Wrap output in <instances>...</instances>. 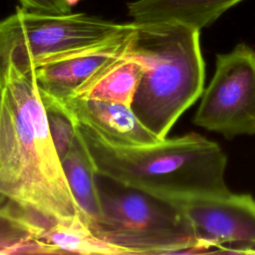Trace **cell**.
<instances>
[{"mask_svg":"<svg viewBox=\"0 0 255 255\" xmlns=\"http://www.w3.org/2000/svg\"><path fill=\"white\" fill-rule=\"evenodd\" d=\"M39 237L54 247L58 254H128L126 250L96 235L92 231L89 223L81 215L54 221L43 230Z\"/></svg>","mask_w":255,"mask_h":255,"instance_id":"13","label":"cell"},{"mask_svg":"<svg viewBox=\"0 0 255 255\" xmlns=\"http://www.w3.org/2000/svg\"><path fill=\"white\" fill-rule=\"evenodd\" d=\"M86 13L45 14L18 6L0 21V90L11 80L130 27Z\"/></svg>","mask_w":255,"mask_h":255,"instance_id":"4","label":"cell"},{"mask_svg":"<svg viewBox=\"0 0 255 255\" xmlns=\"http://www.w3.org/2000/svg\"><path fill=\"white\" fill-rule=\"evenodd\" d=\"M135 25L101 44L74 52L35 69L41 93L58 100L66 99L97 71L126 55L130 47Z\"/></svg>","mask_w":255,"mask_h":255,"instance_id":"8","label":"cell"},{"mask_svg":"<svg viewBox=\"0 0 255 255\" xmlns=\"http://www.w3.org/2000/svg\"><path fill=\"white\" fill-rule=\"evenodd\" d=\"M194 125L231 139L255 135V50L237 44L216 56L213 77L202 92Z\"/></svg>","mask_w":255,"mask_h":255,"instance_id":"6","label":"cell"},{"mask_svg":"<svg viewBox=\"0 0 255 255\" xmlns=\"http://www.w3.org/2000/svg\"><path fill=\"white\" fill-rule=\"evenodd\" d=\"M61 101L79 125L112 145L140 146L161 140L140 123L131 107L77 97Z\"/></svg>","mask_w":255,"mask_h":255,"instance_id":"9","label":"cell"},{"mask_svg":"<svg viewBox=\"0 0 255 255\" xmlns=\"http://www.w3.org/2000/svg\"><path fill=\"white\" fill-rule=\"evenodd\" d=\"M61 161L71 191L91 226L102 214L101 191L96 181L98 173L79 130L71 148Z\"/></svg>","mask_w":255,"mask_h":255,"instance_id":"12","label":"cell"},{"mask_svg":"<svg viewBox=\"0 0 255 255\" xmlns=\"http://www.w3.org/2000/svg\"><path fill=\"white\" fill-rule=\"evenodd\" d=\"M242 0H135L128 4L132 22H177L196 29L208 27Z\"/></svg>","mask_w":255,"mask_h":255,"instance_id":"10","label":"cell"},{"mask_svg":"<svg viewBox=\"0 0 255 255\" xmlns=\"http://www.w3.org/2000/svg\"><path fill=\"white\" fill-rule=\"evenodd\" d=\"M101 191L102 214L90 227L130 254L201 253L181 202L124 187Z\"/></svg>","mask_w":255,"mask_h":255,"instance_id":"5","label":"cell"},{"mask_svg":"<svg viewBox=\"0 0 255 255\" xmlns=\"http://www.w3.org/2000/svg\"><path fill=\"white\" fill-rule=\"evenodd\" d=\"M26 10L45 14L64 15L72 12V7L65 0H18Z\"/></svg>","mask_w":255,"mask_h":255,"instance_id":"16","label":"cell"},{"mask_svg":"<svg viewBox=\"0 0 255 255\" xmlns=\"http://www.w3.org/2000/svg\"><path fill=\"white\" fill-rule=\"evenodd\" d=\"M182 203L202 252L255 253V199L250 194L203 196Z\"/></svg>","mask_w":255,"mask_h":255,"instance_id":"7","label":"cell"},{"mask_svg":"<svg viewBox=\"0 0 255 255\" xmlns=\"http://www.w3.org/2000/svg\"><path fill=\"white\" fill-rule=\"evenodd\" d=\"M49 222L10 200L0 208V255H12L25 241L39 237Z\"/></svg>","mask_w":255,"mask_h":255,"instance_id":"14","label":"cell"},{"mask_svg":"<svg viewBox=\"0 0 255 255\" xmlns=\"http://www.w3.org/2000/svg\"><path fill=\"white\" fill-rule=\"evenodd\" d=\"M128 56L144 69L131 110L159 139L202 95L200 30L177 22L135 23Z\"/></svg>","mask_w":255,"mask_h":255,"instance_id":"3","label":"cell"},{"mask_svg":"<svg viewBox=\"0 0 255 255\" xmlns=\"http://www.w3.org/2000/svg\"><path fill=\"white\" fill-rule=\"evenodd\" d=\"M98 175L176 202L229 193L227 157L196 132L140 146L112 145L77 123Z\"/></svg>","mask_w":255,"mask_h":255,"instance_id":"2","label":"cell"},{"mask_svg":"<svg viewBox=\"0 0 255 255\" xmlns=\"http://www.w3.org/2000/svg\"><path fill=\"white\" fill-rule=\"evenodd\" d=\"M0 192L50 224L84 217L49 130L35 70L0 90Z\"/></svg>","mask_w":255,"mask_h":255,"instance_id":"1","label":"cell"},{"mask_svg":"<svg viewBox=\"0 0 255 255\" xmlns=\"http://www.w3.org/2000/svg\"><path fill=\"white\" fill-rule=\"evenodd\" d=\"M41 98L46 111L49 130L62 160L77 136V122L61 100L43 93H41Z\"/></svg>","mask_w":255,"mask_h":255,"instance_id":"15","label":"cell"},{"mask_svg":"<svg viewBox=\"0 0 255 255\" xmlns=\"http://www.w3.org/2000/svg\"><path fill=\"white\" fill-rule=\"evenodd\" d=\"M143 72V66L126 54L102 67L70 97L131 107Z\"/></svg>","mask_w":255,"mask_h":255,"instance_id":"11","label":"cell"},{"mask_svg":"<svg viewBox=\"0 0 255 255\" xmlns=\"http://www.w3.org/2000/svg\"><path fill=\"white\" fill-rule=\"evenodd\" d=\"M71 7L72 6H74V5H76V4H78L80 1H82V0H65Z\"/></svg>","mask_w":255,"mask_h":255,"instance_id":"18","label":"cell"},{"mask_svg":"<svg viewBox=\"0 0 255 255\" xmlns=\"http://www.w3.org/2000/svg\"><path fill=\"white\" fill-rule=\"evenodd\" d=\"M9 201H10V199L4 193L0 192V208L5 206Z\"/></svg>","mask_w":255,"mask_h":255,"instance_id":"17","label":"cell"}]
</instances>
